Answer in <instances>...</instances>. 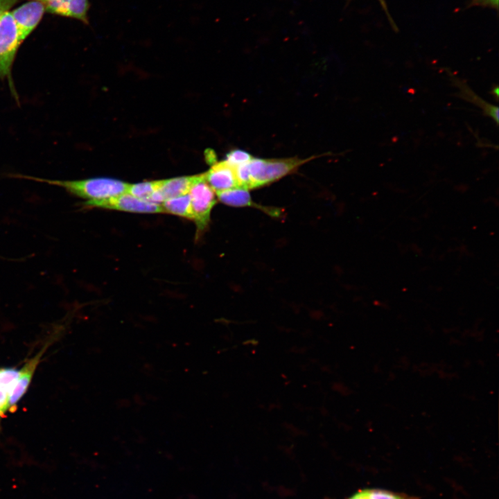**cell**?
Listing matches in <instances>:
<instances>
[{"mask_svg": "<svg viewBox=\"0 0 499 499\" xmlns=\"http://www.w3.org/2000/svg\"><path fill=\"white\" fill-rule=\"evenodd\" d=\"M10 176L64 188L69 193L85 200V202H96L118 196L125 193L128 186V184L122 181L105 177L61 180L21 174H15Z\"/></svg>", "mask_w": 499, "mask_h": 499, "instance_id": "obj_1", "label": "cell"}, {"mask_svg": "<svg viewBox=\"0 0 499 499\" xmlns=\"http://www.w3.org/2000/svg\"><path fill=\"white\" fill-rule=\"evenodd\" d=\"M314 157L306 159L297 157L270 159L252 157L244 164L247 189L250 191L273 183L293 173Z\"/></svg>", "mask_w": 499, "mask_h": 499, "instance_id": "obj_2", "label": "cell"}, {"mask_svg": "<svg viewBox=\"0 0 499 499\" xmlns=\"http://www.w3.org/2000/svg\"><path fill=\"white\" fill-rule=\"evenodd\" d=\"M21 41L16 23L10 12L0 18V80L6 79L12 95L17 97L12 80V67Z\"/></svg>", "mask_w": 499, "mask_h": 499, "instance_id": "obj_3", "label": "cell"}, {"mask_svg": "<svg viewBox=\"0 0 499 499\" xmlns=\"http://www.w3.org/2000/svg\"><path fill=\"white\" fill-rule=\"evenodd\" d=\"M189 194L191 198L193 220L197 227L200 236L209 227L211 213L217 203L216 192L205 181L204 173L191 187Z\"/></svg>", "mask_w": 499, "mask_h": 499, "instance_id": "obj_4", "label": "cell"}, {"mask_svg": "<svg viewBox=\"0 0 499 499\" xmlns=\"http://www.w3.org/2000/svg\"><path fill=\"white\" fill-rule=\"evenodd\" d=\"M83 208H100L132 213H164L161 204L148 202L129 193L96 202H84Z\"/></svg>", "mask_w": 499, "mask_h": 499, "instance_id": "obj_5", "label": "cell"}, {"mask_svg": "<svg viewBox=\"0 0 499 499\" xmlns=\"http://www.w3.org/2000/svg\"><path fill=\"white\" fill-rule=\"evenodd\" d=\"M46 7L44 2L31 0L13 10L12 15L23 42L41 21Z\"/></svg>", "mask_w": 499, "mask_h": 499, "instance_id": "obj_6", "label": "cell"}, {"mask_svg": "<svg viewBox=\"0 0 499 499\" xmlns=\"http://www.w3.org/2000/svg\"><path fill=\"white\" fill-rule=\"evenodd\" d=\"M217 199L222 203L234 207H253L263 211L272 217H280L282 210L272 207L261 205L253 201L250 190L236 187L225 191L216 193Z\"/></svg>", "mask_w": 499, "mask_h": 499, "instance_id": "obj_7", "label": "cell"}, {"mask_svg": "<svg viewBox=\"0 0 499 499\" xmlns=\"http://www.w3.org/2000/svg\"><path fill=\"white\" fill-rule=\"evenodd\" d=\"M204 177L216 193L238 187L234 168L224 160L212 164Z\"/></svg>", "mask_w": 499, "mask_h": 499, "instance_id": "obj_8", "label": "cell"}, {"mask_svg": "<svg viewBox=\"0 0 499 499\" xmlns=\"http://www.w3.org/2000/svg\"><path fill=\"white\" fill-rule=\"evenodd\" d=\"M44 3L49 12L88 24L89 0H49Z\"/></svg>", "mask_w": 499, "mask_h": 499, "instance_id": "obj_9", "label": "cell"}, {"mask_svg": "<svg viewBox=\"0 0 499 499\" xmlns=\"http://www.w3.org/2000/svg\"><path fill=\"white\" fill-rule=\"evenodd\" d=\"M44 351V349H42L32 359L27 361L22 368L19 369L18 378L10 394L9 401L10 410L17 404L21 397L26 394Z\"/></svg>", "mask_w": 499, "mask_h": 499, "instance_id": "obj_10", "label": "cell"}, {"mask_svg": "<svg viewBox=\"0 0 499 499\" xmlns=\"http://www.w3.org/2000/svg\"><path fill=\"white\" fill-rule=\"evenodd\" d=\"M201 174L159 180L158 191L164 201L189 193L191 187L200 177Z\"/></svg>", "mask_w": 499, "mask_h": 499, "instance_id": "obj_11", "label": "cell"}, {"mask_svg": "<svg viewBox=\"0 0 499 499\" xmlns=\"http://www.w3.org/2000/svg\"><path fill=\"white\" fill-rule=\"evenodd\" d=\"M346 499H420L417 496L378 488L359 489Z\"/></svg>", "mask_w": 499, "mask_h": 499, "instance_id": "obj_12", "label": "cell"}, {"mask_svg": "<svg viewBox=\"0 0 499 499\" xmlns=\"http://www.w3.org/2000/svg\"><path fill=\"white\" fill-rule=\"evenodd\" d=\"M164 213L193 220L191 198L189 193L164 200L161 204Z\"/></svg>", "mask_w": 499, "mask_h": 499, "instance_id": "obj_13", "label": "cell"}, {"mask_svg": "<svg viewBox=\"0 0 499 499\" xmlns=\"http://www.w3.org/2000/svg\"><path fill=\"white\" fill-rule=\"evenodd\" d=\"M158 187L159 180L133 184H128L126 193L137 198L150 202L152 195L158 190Z\"/></svg>", "mask_w": 499, "mask_h": 499, "instance_id": "obj_14", "label": "cell"}, {"mask_svg": "<svg viewBox=\"0 0 499 499\" xmlns=\"http://www.w3.org/2000/svg\"><path fill=\"white\" fill-rule=\"evenodd\" d=\"M460 88L462 89L461 96L471 102L475 103L478 106H480L484 111V114L491 117L496 123L498 122V107L493 106L491 104L487 103L482 99L479 98L475 94H474L470 88L467 87L465 85L462 87L458 83Z\"/></svg>", "mask_w": 499, "mask_h": 499, "instance_id": "obj_15", "label": "cell"}, {"mask_svg": "<svg viewBox=\"0 0 499 499\" xmlns=\"http://www.w3.org/2000/svg\"><path fill=\"white\" fill-rule=\"evenodd\" d=\"M252 157L250 154L244 150H233L227 155L224 161L235 168L238 166L248 162Z\"/></svg>", "mask_w": 499, "mask_h": 499, "instance_id": "obj_16", "label": "cell"}, {"mask_svg": "<svg viewBox=\"0 0 499 499\" xmlns=\"http://www.w3.org/2000/svg\"><path fill=\"white\" fill-rule=\"evenodd\" d=\"M10 392L0 387V419L10 410Z\"/></svg>", "mask_w": 499, "mask_h": 499, "instance_id": "obj_17", "label": "cell"}, {"mask_svg": "<svg viewBox=\"0 0 499 499\" xmlns=\"http://www.w3.org/2000/svg\"><path fill=\"white\" fill-rule=\"evenodd\" d=\"M499 0H471L469 6H481L498 9Z\"/></svg>", "mask_w": 499, "mask_h": 499, "instance_id": "obj_18", "label": "cell"}, {"mask_svg": "<svg viewBox=\"0 0 499 499\" xmlns=\"http://www.w3.org/2000/svg\"><path fill=\"white\" fill-rule=\"evenodd\" d=\"M19 0H0V18L5 12Z\"/></svg>", "mask_w": 499, "mask_h": 499, "instance_id": "obj_19", "label": "cell"}, {"mask_svg": "<svg viewBox=\"0 0 499 499\" xmlns=\"http://www.w3.org/2000/svg\"><path fill=\"white\" fill-rule=\"evenodd\" d=\"M206 157L207 161H209L211 164H213L216 162V155L213 153L211 150L207 151Z\"/></svg>", "mask_w": 499, "mask_h": 499, "instance_id": "obj_20", "label": "cell"}, {"mask_svg": "<svg viewBox=\"0 0 499 499\" xmlns=\"http://www.w3.org/2000/svg\"><path fill=\"white\" fill-rule=\"evenodd\" d=\"M378 1H379L380 3L381 4V6H383V9L385 10V12L387 14H388V15H389V13L387 12V5L385 3V0H378Z\"/></svg>", "mask_w": 499, "mask_h": 499, "instance_id": "obj_21", "label": "cell"}, {"mask_svg": "<svg viewBox=\"0 0 499 499\" xmlns=\"http://www.w3.org/2000/svg\"><path fill=\"white\" fill-rule=\"evenodd\" d=\"M38 1H42V2H46V1H49V0H38Z\"/></svg>", "mask_w": 499, "mask_h": 499, "instance_id": "obj_22", "label": "cell"}]
</instances>
